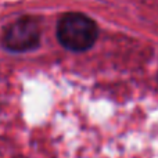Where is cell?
<instances>
[{"label": "cell", "instance_id": "1", "mask_svg": "<svg viewBox=\"0 0 158 158\" xmlns=\"http://www.w3.org/2000/svg\"><path fill=\"white\" fill-rule=\"evenodd\" d=\"M97 36V24L82 13H67L57 22V39L69 52L83 53L92 49Z\"/></svg>", "mask_w": 158, "mask_h": 158}, {"label": "cell", "instance_id": "2", "mask_svg": "<svg viewBox=\"0 0 158 158\" xmlns=\"http://www.w3.org/2000/svg\"><path fill=\"white\" fill-rule=\"evenodd\" d=\"M40 27L32 17H22L6 29L3 47L11 53H27L38 49L40 44Z\"/></svg>", "mask_w": 158, "mask_h": 158}]
</instances>
